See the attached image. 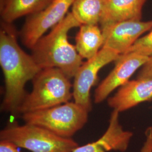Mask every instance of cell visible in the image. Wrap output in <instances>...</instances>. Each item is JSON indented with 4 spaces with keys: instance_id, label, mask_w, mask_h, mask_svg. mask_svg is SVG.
<instances>
[{
    "instance_id": "cell-15",
    "label": "cell",
    "mask_w": 152,
    "mask_h": 152,
    "mask_svg": "<svg viewBox=\"0 0 152 152\" xmlns=\"http://www.w3.org/2000/svg\"><path fill=\"white\" fill-rule=\"evenodd\" d=\"M103 5V0H75L71 12L81 25H98Z\"/></svg>"
},
{
    "instance_id": "cell-11",
    "label": "cell",
    "mask_w": 152,
    "mask_h": 152,
    "mask_svg": "<svg viewBox=\"0 0 152 152\" xmlns=\"http://www.w3.org/2000/svg\"><path fill=\"white\" fill-rule=\"evenodd\" d=\"M152 99V78L129 81L120 87L108 104L119 113Z\"/></svg>"
},
{
    "instance_id": "cell-17",
    "label": "cell",
    "mask_w": 152,
    "mask_h": 152,
    "mask_svg": "<svg viewBox=\"0 0 152 152\" xmlns=\"http://www.w3.org/2000/svg\"><path fill=\"white\" fill-rule=\"evenodd\" d=\"M152 78V56L143 65L139 72L137 79H145Z\"/></svg>"
},
{
    "instance_id": "cell-1",
    "label": "cell",
    "mask_w": 152,
    "mask_h": 152,
    "mask_svg": "<svg viewBox=\"0 0 152 152\" xmlns=\"http://www.w3.org/2000/svg\"><path fill=\"white\" fill-rule=\"evenodd\" d=\"M0 65L5 83L1 109L17 115L27 94L25 90L26 83L32 81L41 69L32 56L19 46L17 32L11 23L3 22L0 31Z\"/></svg>"
},
{
    "instance_id": "cell-6",
    "label": "cell",
    "mask_w": 152,
    "mask_h": 152,
    "mask_svg": "<svg viewBox=\"0 0 152 152\" xmlns=\"http://www.w3.org/2000/svg\"><path fill=\"white\" fill-rule=\"evenodd\" d=\"M120 55L111 49L102 48L94 58L83 62L77 71L73 84V98L76 103L90 112L91 108L90 90L98 80L99 72Z\"/></svg>"
},
{
    "instance_id": "cell-2",
    "label": "cell",
    "mask_w": 152,
    "mask_h": 152,
    "mask_svg": "<svg viewBox=\"0 0 152 152\" xmlns=\"http://www.w3.org/2000/svg\"><path fill=\"white\" fill-rule=\"evenodd\" d=\"M81 26L72 13L69 12L47 35L38 40L31 49V55L41 69L56 68L70 79L75 77L83 59L75 46L69 42L68 33L72 28Z\"/></svg>"
},
{
    "instance_id": "cell-14",
    "label": "cell",
    "mask_w": 152,
    "mask_h": 152,
    "mask_svg": "<svg viewBox=\"0 0 152 152\" xmlns=\"http://www.w3.org/2000/svg\"><path fill=\"white\" fill-rule=\"evenodd\" d=\"M54 0H4L0 5L2 22L12 23L27 15L42 11Z\"/></svg>"
},
{
    "instance_id": "cell-5",
    "label": "cell",
    "mask_w": 152,
    "mask_h": 152,
    "mask_svg": "<svg viewBox=\"0 0 152 152\" xmlns=\"http://www.w3.org/2000/svg\"><path fill=\"white\" fill-rule=\"evenodd\" d=\"M0 140L11 142L17 147L32 152H72L78 144L36 125L10 124L0 132Z\"/></svg>"
},
{
    "instance_id": "cell-8",
    "label": "cell",
    "mask_w": 152,
    "mask_h": 152,
    "mask_svg": "<svg viewBox=\"0 0 152 152\" xmlns=\"http://www.w3.org/2000/svg\"><path fill=\"white\" fill-rule=\"evenodd\" d=\"M149 59V57L134 53H126L120 55L115 61L113 70L96 88L94 102L96 104L103 102L115 88L129 81L132 75Z\"/></svg>"
},
{
    "instance_id": "cell-16",
    "label": "cell",
    "mask_w": 152,
    "mask_h": 152,
    "mask_svg": "<svg viewBox=\"0 0 152 152\" xmlns=\"http://www.w3.org/2000/svg\"><path fill=\"white\" fill-rule=\"evenodd\" d=\"M126 53H134L151 58L152 56V29L151 32L136 41Z\"/></svg>"
},
{
    "instance_id": "cell-9",
    "label": "cell",
    "mask_w": 152,
    "mask_h": 152,
    "mask_svg": "<svg viewBox=\"0 0 152 152\" xmlns=\"http://www.w3.org/2000/svg\"><path fill=\"white\" fill-rule=\"evenodd\" d=\"M152 29V20H129L119 22L102 29L103 48L111 49L120 55L126 53L136 41Z\"/></svg>"
},
{
    "instance_id": "cell-20",
    "label": "cell",
    "mask_w": 152,
    "mask_h": 152,
    "mask_svg": "<svg viewBox=\"0 0 152 152\" xmlns=\"http://www.w3.org/2000/svg\"><path fill=\"white\" fill-rule=\"evenodd\" d=\"M4 1V0H0V2H3Z\"/></svg>"
},
{
    "instance_id": "cell-10",
    "label": "cell",
    "mask_w": 152,
    "mask_h": 152,
    "mask_svg": "<svg viewBox=\"0 0 152 152\" xmlns=\"http://www.w3.org/2000/svg\"><path fill=\"white\" fill-rule=\"evenodd\" d=\"M119 112L113 110L105 133L96 141L78 146L72 152H124L129 147L133 134L125 131L119 122Z\"/></svg>"
},
{
    "instance_id": "cell-13",
    "label": "cell",
    "mask_w": 152,
    "mask_h": 152,
    "mask_svg": "<svg viewBox=\"0 0 152 152\" xmlns=\"http://www.w3.org/2000/svg\"><path fill=\"white\" fill-rule=\"evenodd\" d=\"M75 39L77 51L87 60L96 56L103 46V32L98 25H81Z\"/></svg>"
},
{
    "instance_id": "cell-19",
    "label": "cell",
    "mask_w": 152,
    "mask_h": 152,
    "mask_svg": "<svg viewBox=\"0 0 152 152\" xmlns=\"http://www.w3.org/2000/svg\"><path fill=\"white\" fill-rule=\"evenodd\" d=\"M147 140L144 147L142 148L141 152H152V128H149L146 131Z\"/></svg>"
},
{
    "instance_id": "cell-18",
    "label": "cell",
    "mask_w": 152,
    "mask_h": 152,
    "mask_svg": "<svg viewBox=\"0 0 152 152\" xmlns=\"http://www.w3.org/2000/svg\"><path fill=\"white\" fill-rule=\"evenodd\" d=\"M0 152H21L18 147L11 142L0 140Z\"/></svg>"
},
{
    "instance_id": "cell-3",
    "label": "cell",
    "mask_w": 152,
    "mask_h": 152,
    "mask_svg": "<svg viewBox=\"0 0 152 152\" xmlns=\"http://www.w3.org/2000/svg\"><path fill=\"white\" fill-rule=\"evenodd\" d=\"M32 90L27 94L18 114L50 108L69 102L73 97V85L58 68L42 69L32 80Z\"/></svg>"
},
{
    "instance_id": "cell-4",
    "label": "cell",
    "mask_w": 152,
    "mask_h": 152,
    "mask_svg": "<svg viewBox=\"0 0 152 152\" xmlns=\"http://www.w3.org/2000/svg\"><path fill=\"white\" fill-rule=\"evenodd\" d=\"M89 112L80 105L68 102L50 108L22 114L25 124L36 125L64 138H71L88 121Z\"/></svg>"
},
{
    "instance_id": "cell-7",
    "label": "cell",
    "mask_w": 152,
    "mask_h": 152,
    "mask_svg": "<svg viewBox=\"0 0 152 152\" xmlns=\"http://www.w3.org/2000/svg\"><path fill=\"white\" fill-rule=\"evenodd\" d=\"M75 1L54 0L42 11L30 15L20 32L23 44L32 49L49 29L64 19Z\"/></svg>"
},
{
    "instance_id": "cell-12",
    "label": "cell",
    "mask_w": 152,
    "mask_h": 152,
    "mask_svg": "<svg viewBox=\"0 0 152 152\" xmlns=\"http://www.w3.org/2000/svg\"><path fill=\"white\" fill-rule=\"evenodd\" d=\"M147 0H103L100 22L101 29L119 22L141 20L142 9Z\"/></svg>"
}]
</instances>
